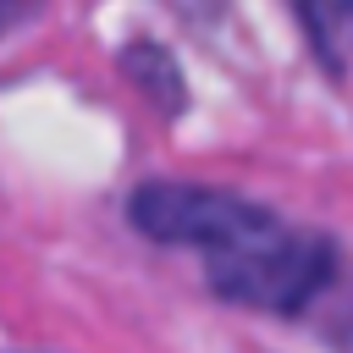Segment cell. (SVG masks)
Here are the masks:
<instances>
[{"label": "cell", "mask_w": 353, "mask_h": 353, "mask_svg": "<svg viewBox=\"0 0 353 353\" xmlns=\"http://www.w3.org/2000/svg\"><path fill=\"white\" fill-rule=\"evenodd\" d=\"M22 17H28V0H0V33H6V28H17Z\"/></svg>", "instance_id": "3"}, {"label": "cell", "mask_w": 353, "mask_h": 353, "mask_svg": "<svg viewBox=\"0 0 353 353\" xmlns=\"http://www.w3.org/2000/svg\"><path fill=\"white\" fill-rule=\"evenodd\" d=\"M287 6L298 11L320 61L331 72H347V61H353V0H287Z\"/></svg>", "instance_id": "2"}, {"label": "cell", "mask_w": 353, "mask_h": 353, "mask_svg": "<svg viewBox=\"0 0 353 353\" xmlns=\"http://www.w3.org/2000/svg\"><path fill=\"white\" fill-rule=\"evenodd\" d=\"M132 226L154 243L193 248L226 303L259 314H298L336 270V248L237 193L193 182H143L127 204Z\"/></svg>", "instance_id": "1"}]
</instances>
